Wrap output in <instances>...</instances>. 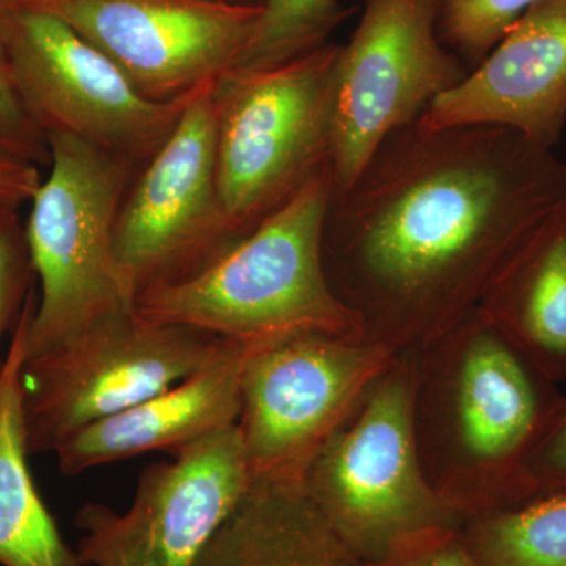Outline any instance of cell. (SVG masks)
<instances>
[{
    "label": "cell",
    "mask_w": 566,
    "mask_h": 566,
    "mask_svg": "<svg viewBox=\"0 0 566 566\" xmlns=\"http://www.w3.org/2000/svg\"><path fill=\"white\" fill-rule=\"evenodd\" d=\"M395 354L367 338L327 334L260 346L245 364L237 423L252 480L301 483Z\"/></svg>",
    "instance_id": "30bf717a"
},
{
    "label": "cell",
    "mask_w": 566,
    "mask_h": 566,
    "mask_svg": "<svg viewBox=\"0 0 566 566\" xmlns=\"http://www.w3.org/2000/svg\"><path fill=\"white\" fill-rule=\"evenodd\" d=\"M222 2L243 3V6H262L263 0H222Z\"/></svg>",
    "instance_id": "4316f807"
},
{
    "label": "cell",
    "mask_w": 566,
    "mask_h": 566,
    "mask_svg": "<svg viewBox=\"0 0 566 566\" xmlns=\"http://www.w3.org/2000/svg\"><path fill=\"white\" fill-rule=\"evenodd\" d=\"M33 279L20 208L0 207V345L7 334L14 333L33 296ZM3 359L6 356L0 357V370Z\"/></svg>",
    "instance_id": "7402d4cb"
},
{
    "label": "cell",
    "mask_w": 566,
    "mask_h": 566,
    "mask_svg": "<svg viewBox=\"0 0 566 566\" xmlns=\"http://www.w3.org/2000/svg\"><path fill=\"white\" fill-rule=\"evenodd\" d=\"M268 342L273 340L229 338L221 354L196 374L73 436L55 452L59 468L65 475H77L153 450L175 453L234 427L245 364Z\"/></svg>",
    "instance_id": "9a60e30c"
},
{
    "label": "cell",
    "mask_w": 566,
    "mask_h": 566,
    "mask_svg": "<svg viewBox=\"0 0 566 566\" xmlns=\"http://www.w3.org/2000/svg\"><path fill=\"white\" fill-rule=\"evenodd\" d=\"M479 308L554 381H566V197L506 256Z\"/></svg>",
    "instance_id": "2e32d148"
},
{
    "label": "cell",
    "mask_w": 566,
    "mask_h": 566,
    "mask_svg": "<svg viewBox=\"0 0 566 566\" xmlns=\"http://www.w3.org/2000/svg\"><path fill=\"white\" fill-rule=\"evenodd\" d=\"M193 566H371L319 515L300 483L252 480Z\"/></svg>",
    "instance_id": "e0dca14e"
},
{
    "label": "cell",
    "mask_w": 566,
    "mask_h": 566,
    "mask_svg": "<svg viewBox=\"0 0 566 566\" xmlns=\"http://www.w3.org/2000/svg\"><path fill=\"white\" fill-rule=\"evenodd\" d=\"M352 13L340 0H263L255 32L232 71L270 70L311 54Z\"/></svg>",
    "instance_id": "ffe728a7"
},
{
    "label": "cell",
    "mask_w": 566,
    "mask_h": 566,
    "mask_svg": "<svg viewBox=\"0 0 566 566\" xmlns=\"http://www.w3.org/2000/svg\"><path fill=\"white\" fill-rule=\"evenodd\" d=\"M251 485L234 424L145 469L125 513L82 505L77 557L82 566H193Z\"/></svg>",
    "instance_id": "7c38bea8"
},
{
    "label": "cell",
    "mask_w": 566,
    "mask_h": 566,
    "mask_svg": "<svg viewBox=\"0 0 566 566\" xmlns=\"http://www.w3.org/2000/svg\"><path fill=\"white\" fill-rule=\"evenodd\" d=\"M214 82L192 93L177 128L140 167L123 200L115 263L133 305L153 289L202 273L243 240L219 193Z\"/></svg>",
    "instance_id": "9c48e42d"
},
{
    "label": "cell",
    "mask_w": 566,
    "mask_h": 566,
    "mask_svg": "<svg viewBox=\"0 0 566 566\" xmlns=\"http://www.w3.org/2000/svg\"><path fill=\"white\" fill-rule=\"evenodd\" d=\"M378 566H479L465 546L461 527L424 535Z\"/></svg>",
    "instance_id": "d4e9b609"
},
{
    "label": "cell",
    "mask_w": 566,
    "mask_h": 566,
    "mask_svg": "<svg viewBox=\"0 0 566 566\" xmlns=\"http://www.w3.org/2000/svg\"><path fill=\"white\" fill-rule=\"evenodd\" d=\"M0 40L32 120L144 166L177 128L191 95L151 102L65 21L0 0Z\"/></svg>",
    "instance_id": "ba28073f"
},
{
    "label": "cell",
    "mask_w": 566,
    "mask_h": 566,
    "mask_svg": "<svg viewBox=\"0 0 566 566\" xmlns=\"http://www.w3.org/2000/svg\"><path fill=\"white\" fill-rule=\"evenodd\" d=\"M50 177L24 223L41 296L28 333V357L50 352L104 316L134 308L115 263V229L136 164L95 145L51 134Z\"/></svg>",
    "instance_id": "8992f818"
},
{
    "label": "cell",
    "mask_w": 566,
    "mask_h": 566,
    "mask_svg": "<svg viewBox=\"0 0 566 566\" xmlns=\"http://www.w3.org/2000/svg\"><path fill=\"white\" fill-rule=\"evenodd\" d=\"M419 122L427 128L504 126L553 150L566 122V0H543L527 10Z\"/></svg>",
    "instance_id": "5bb4252c"
},
{
    "label": "cell",
    "mask_w": 566,
    "mask_h": 566,
    "mask_svg": "<svg viewBox=\"0 0 566 566\" xmlns=\"http://www.w3.org/2000/svg\"><path fill=\"white\" fill-rule=\"evenodd\" d=\"M33 296L11 334L0 370V565L82 566L63 538L29 471L31 455L22 409V367Z\"/></svg>",
    "instance_id": "ac0fdd59"
},
{
    "label": "cell",
    "mask_w": 566,
    "mask_h": 566,
    "mask_svg": "<svg viewBox=\"0 0 566 566\" xmlns=\"http://www.w3.org/2000/svg\"><path fill=\"white\" fill-rule=\"evenodd\" d=\"M527 469L536 499L566 493V395L562 394L547 419L528 458Z\"/></svg>",
    "instance_id": "cb8c5ba5"
},
{
    "label": "cell",
    "mask_w": 566,
    "mask_h": 566,
    "mask_svg": "<svg viewBox=\"0 0 566 566\" xmlns=\"http://www.w3.org/2000/svg\"><path fill=\"white\" fill-rule=\"evenodd\" d=\"M557 385L479 307L417 352V449L463 523L536 499L528 458L560 400Z\"/></svg>",
    "instance_id": "7a4b0ae2"
},
{
    "label": "cell",
    "mask_w": 566,
    "mask_h": 566,
    "mask_svg": "<svg viewBox=\"0 0 566 566\" xmlns=\"http://www.w3.org/2000/svg\"><path fill=\"white\" fill-rule=\"evenodd\" d=\"M416 378L417 353L395 354L300 483L319 515L371 566L424 535L463 526L424 475L412 427Z\"/></svg>",
    "instance_id": "277c9868"
},
{
    "label": "cell",
    "mask_w": 566,
    "mask_h": 566,
    "mask_svg": "<svg viewBox=\"0 0 566 566\" xmlns=\"http://www.w3.org/2000/svg\"><path fill=\"white\" fill-rule=\"evenodd\" d=\"M333 186V166L324 167L218 262L188 281L142 294L134 311L148 322L232 340L300 334L365 338L324 273V219Z\"/></svg>",
    "instance_id": "3957f363"
},
{
    "label": "cell",
    "mask_w": 566,
    "mask_h": 566,
    "mask_svg": "<svg viewBox=\"0 0 566 566\" xmlns=\"http://www.w3.org/2000/svg\"><path fill=\"white\" fill-rule=\"evenodd\" d=\"M461 534L479 566H566V493L471 517Z\"/></svg>",
    "instance_id": "d6986e66"
},
{
    "label": "cell",
    "mask_w": 566,
    "mask_h": 566,
    "mask_svg": "<svg viewBox=\"0 0 566 566\" xmlns=\"http://www.w3.org/2000/svg\"><path fill=\"white\" fill-rule=\"evenodd\" d=\"M566 197V164L493 125L390 133L333 186L323 264L367 340L422 352L479 307L501 264Z\"/></svg>",
    "instance_id": "6da1fadb"
},
{
    "label": "cell",
    "mask_w": 566,
    "mask_h": 566,
    "mask_svg": "<svg viewBox=\"0 0 566 566\" xmlns=\"http://www.w3.org/2000/svg\"><path fill=\"white\" fill-rule=\"evenodd\" d=\"M41 181L36 164L0 153V207L21 208L31 202Z\"/></svg>",
    "instance_id": "484cf974"
},
{
    "label": "cell",
    "mask_w": 566,
    "mask_h": 566,
    "mask_svg": "<svg viewBox=\"0 0 566 566\" xmlns=\"http://www.w3.org/2000/svg\"><path fill=\"white\" fill-rule=\"evenodd\" d=\"M0 153L17 156L36 166L50 164L51 159L46 136L32 120L14 87L2 40H0Z\"/></svg>",
    "instance_id": "603a6c76"
},
{
    "label": "cell",
    "mask_w": 566,
    "mask_h": 566,
    "mask_svg": "<svg viewBox=\"0 0 566 566\" xmlns=\"http://www.w3.org/2000/svg\"><path fill=\"white\" fill-rule=\"evenodd\" d=\"M340 46L214 82L216 170L230 227L240 238L333 166Z\"/></svg>",
    "instance_id": "5b68a950"
},
{
    "label": "cell",
    "mask_w": 566,
    "mask_h": 566,
    "mask_svg": "<svg viewBox=\"0 0 566 566\" xmlns=\"http://www.w3.org/2000/svg\"><path fill=\"white\" fill-rule=\"evenodd\" d=\"M65 21L151 102L169 103L237 65L262 6L222 0H2Z\"/></svg>",
    "instance_id": "4fadbf2b"
},
{
    "label": "cell",
    "mask_w": 566,
    "mask_h": 566,
    "mask_svg": "<svg viewBox=\"0 0 566 566\" xmlns=\"http://www.w3.org/2000/svg\"><path fill=\"white\" fill-rule=\"evenodd\" d=\"M229 338L115 312L22 367L31 453H55L93 423L148 400L211 363Z\"/></svg>",
    "instance_id": "52a82bcc"
},
{
    "label": "cell",
    "mask_w": 566,
    "mask_h": 566,
    "mask_svg": "<svg viewBox=\"0 0 566 566\" xmlns=\"http://www.w3.org/2000/svg\"><path fill=\"white\" fill-rule=\"evenodd\" d=\"M441 0H364L340 46L335 91L333 177L340 188L390 133L420 120L469 70L439 39Z\"/></svg>",
    "instance_id": "8fae6325"
},
{
    "label": "cell",
    "mask_w": 566,
    "mask_h": 566,
    "mask_svg": "<svg viewBox=\"0 0 566 566\" xmlns=\"http://www.w3.org/2000/svg\"><path fill=\"white\" fill-rule=\"evenodd\" d=\"M539 2L543 0H441L439 39L471 73Z\"/></svg>",
    "instance_id": "44dd1931"
}]
</instances>
